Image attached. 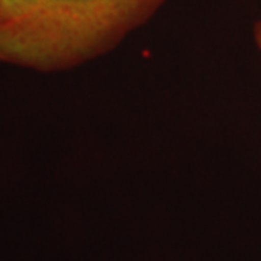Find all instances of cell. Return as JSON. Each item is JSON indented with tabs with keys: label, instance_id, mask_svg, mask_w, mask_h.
<instances>
[{
	"label": "cell",
	"instance_id": "1",
	"mask_svg": "<svg viewBox=\"0 0 261 261\" xmlns=\"http://www.w3.org/2000/svg\"><path fill=\"white\" fill-rule=\"evenodd\" d=\"M166 0H0V63L64 71L109 53Z\"/></svg>",
	"mask_w": 261,
	"mask_h": 261
},
{
	"label": "cell",
	"instance_id": "2",
	"mask_svg": "<svg viewBox=\"0 0 261 261\" xmlns=\"http://www.w3.org/2000/svg\"><path fill=\"white\" fill-rule=\"evenodd\" d=\"M255 42H257V45L261 49V19L255 25Z\"/></svg>",
	"mask_w": 261,
	"mask_h": 261
}]
</instances>
